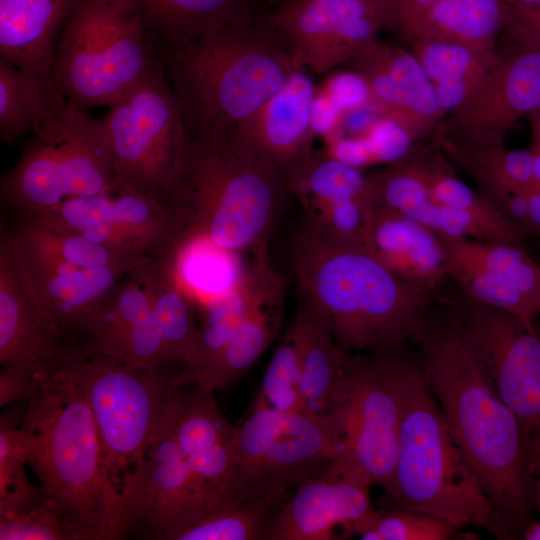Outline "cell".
Returning a JSON list of instances; mask_svg holds the SVG:
<instances>
[{
    "mask_svg": "<svg viewBox=\"0 0 540 540\" xmlns=\"http://www.w3.org/2000/svg\"><path fill=\"white\" fill-rule=\"evenodd\" d=\"M424 378L488 499L516 536L535 504L530 440L447 321L419 340Z\"/></svg>",
    "mask_w": 540,
    "mask_h": 540,
    "instance_id": "1",
    "label": "cell"
},
{
    "mask_svg": "<svg viewBox=\"0 0 540 540\" xmlns=\"http://www.w3.org/2000/svg\"><path fill=\"white\" fill-rule=\"evenodd\" d=\"M302 295L344 351L419 342L431 291L406 282L364 245L329 239L304 226L291 246Z\"/></svg>",
    "mask_w": 540,
    "mask_h": 540,
    "instance_id": "2",
    "label": "cell"
},
{
    "mask_svg": "<svg viewBox=\"0 0 540 540\" xmlns=\"http://www.w3.org/2000/svg\"><path fill=\"white\" fill-rule=\"evenodd\" d=\"M384 347L401 405L398 450L385 488L395 508L428 514L453 526L516 535L496 511L451 433L419 361Z\"/></svg>",
    "mask_w": 540,
    "mask_h": 540,
    "instance_id": "3",
    "label": "cell"
},
{
    "mask_svg": "<svg viewBox=\"0 0 540 540\" xmlns=\"http://www.w3.org/2000/svg\"><path fill=\"white\" fill-rule=\"evenodd\" d=\"M21 430L46 498L88 540L118 539L119 490L89 404L71 374L38 372Z\"/></svg>",
    "mask_w": 540,
    "mask_h": 540,
    "instance_id": "4",
    "label": "cell"
},
{
    "mask_svg": "<svg viewBox=\"0 0 540 540\" xmlns=\"http://www.w3.org/2000/svg\"><path fill=\"white\" fill-rule=\"evenodd\" d=\"M190 137L228 134L298 68L266 24L229 25L160 52Z\"/></svg>",
    "mask_w": 540,
    "mask_h": 540,
    "instance_id": "5",
    "label": "cell"
},
{
    "mask_svg": "<svg viewBox=\"0 0 540 540\" xmlns=\"http://www.w3.org/2000/svg\"><path fill=\"white\" fill-rule=\"evenodd\" d=\"M284 174L228 134L193 138L170 202L179 240L204 239L252 256L268 251L284 194Z\"/></svg>",
    "mask_w": 540,
    "mask_h": 540,
    "instance_id": "6",
    "label": "cell"
},
{
    "mask_svg": "<svg viewBox=\"0 0 540 540\" xmlns=\"http://www.w3.org/2000/svg\"><path fill=\"white\" fill-rule=\"evenodd\" d=\"M161 62L137 0H79L56 44L52 74L70 103L110 106Z\"/></svg>",
    "mask_w": 540,
    "mask_h": 540,
    "instance_id": "7",
    "label": "cell"
},
{
    "mask_svg": "<svg viewBox=\"0 0 540 540\" xmlns=\"http://www.w3.org/2000/svg\"><path fill=\"white\" fill-rule=\"evenodd\" d=\"M108 108L103 119L117 187L169 207L191 137L162 63Z\"/></svg>",
    "mask_w": 540,
    "mask_h": 540,
    "instance_id": "8",
    "label": "cell"
},
{
    "mask_svg": "<svg viewBox=\"0 0 540 540\" xmlns=\"http://www.w3.org/2000/svg\"><path fill=\"white\" fill-rule=\"evenodd\" d=\"M146 368L91 351L67 370L85 396L101 441L104 462L119 490L124 475L145 457L182 367Z\"/></svg>",
    "mask_w": 540,
    "mask_h": 540,
    "instance_id": "9",
    "label": "cell"
},
{
    "mask_svg": "<svg viewBox=\"0 0 540 540\" xmlns=\"http://www.w3.org/2000/svg\"><path fill=\"white\" fill-rule=\"evenodd\" d=\"M116 189L105 121L76 106L57 131L32 137L0 183L2 200L21 215Z\"/></svg>",
    "mask_w": 540,
    "mask_h": 540,
    "instance_id": "10",
    "label": "cell"
},
{
    "mask_svg": "<svg viewBox=\"0 0 540 540\" xmlns=\"http://www.w3.org/2000/svg\"><path fill=\"white\" fill-rule=\"evenodd\" d=\"M377 350L367 357L348 353L325 416L336 442L330 464L385 489L396 463L401 405L384 348Z\"/></svg>",
    "mask_w": 540,
    "mask_h": 540,
    "instance_id": "11",
    "label": "cell"
},
{
    "mask_svg": "<svg viewBox=\"0 0 540 540\" xmlns=\"http://www.w3.org/2000/svg\"><path fill=\"white\" fill-rule=\"evenodd\" d=\"M235 448L247 500L270 496L280 501L291 489L325 470L336 455L327 416L311 411H249L235 428Z\"/></svg>",
    "mask_w": 540,
    "mask_h": 540,
    "instance_id": "12",
    "label": "cell"
},
{
    "mask_svg": "<svg viewBox=\"0 0 540 540\" xmlns=\"http://www.w3.org/2000/svg\"><path fill=\"white\" fill-rule=\"evenodd\" d=\"M448 322L530 439L540 430V334L535 325L468 297Z\"/></svg>",
    "mask_w": 540,
    "mask_h": 540,
    "instance_id": "13",
    "label": "cell"
},
{
    "mask_svg": "<svg viewBox=\"0 0 540 540\" xmlns=\"http://www.w3.org/2000/svg\"><path fill=\"white\" fill-rule=\"evenodd\" d=\"M220 508L187 464L166 406L145 457L122 479L118 538L143 525L153 538L167 540L173 532Z\"/></svg>",
    "mask_w": 540,
    "mask_h": 540,
    "instance_id": "14",
    "label": "cell"
},
{
    "mask_svg": "<svg viewBox=\"0 0 540 540\" xmlns=\"http://www.w3.org/2000/svg\"><path fill=\"white\" fill-rule=\"evenodd\" d=\"M510 44L478 88L438 127L435 144L453 158L503 146L512 125L540 108V46Z\"/></svg>",
    "mask_w": 540,
    "mask_h": 540,
    "instance_id": "15",
    "label": "cell"
},
{
    "mask_svg": "<svg viewBox=\"0 0 540 540\" xmlns=\"http://www.w3.org/2000/svg\"><path fill=\"white\" fill-rule=\"evenodd\" d=\"M389 0H287L266 24L298 69L324 73L377 41Z\"/></svg>",
    "mask_w": 540,
    "mask_h": 540,
    "instance_id": "16",
    "label": "cell"
},
{
    "mask_svg": "<svg viewBox=\"0 0 540 540\" xmlns=\"http://www.w3.org/2000/svg\"><path fill=\"white\" fill-rule=\"evenodd\" d=\"M167 412L187 464L209 495L223 507L249 501L238 469L236 427L226 419L213 393L195 384L178 385Z\"/></svg>",
    "mask_w": 540,
    "mask_h": 540,
    "instance_id": "17",
    "label": "cell"
},
{
    "mask_svg": "<svg viewBox=\"0 0 540 540\" xmlns=\"http://www.w3.org/2000/svg\"><path fill=\"white\" fill-rule=\"evenodd\" d=\"M368 483L331 464L294 489L269 519L263 540H335L360 536L379 517Z\"/></svg>",
    "mask_w": 540,
    "mask_h": 540,
    "instance_id": "18",
    "label": "cell"
},
{
    "mask_svg": "<svg viewBox=\"0 0 540 540\" xmlns=\"http://www.w3.org/2000/svg\"><path fill=\"white\" fill-rule=\"evenodd\" d=\"M11 236L25 275L54 332L72 349L69 341L80 338L88 346L89 330L103 302L119 278L129 273L68 264L23 243L13 233Z\"/></svg>",
    "mask_w": 540,
    "mask_h": 540,
    "instance_id": "19",
    "label": "cell"
},
{
    "mask_svg": "<svg viewBox=\"0 0 540 540\" xmlns=\"http://www.w3.org/2000/svg\"><path fill=\"white\" fill-rule=\"evenodd\" d=\"M76 351L54 332L25 275L5 229L0 239V363L21 364L36 372L64 368Z\"/></svg>",
    "mask_w": 540,
    "mask_h": 540,
    "instance_id": "20",
    "label": "cell"
},
{
    "mask_svg": "<svg viewBox=\"0 0 540 540\" xmlns=\"http://www.w3.org/2000/svg\"><path fill=\"white\" fill-rule=\"evenodd\" d=\"M315 92L310 77L297 69L252 115L233 128L229 137L286 176L313 152L311 111Z\"/></svg>",
    "mask_w": 540,
    "mask_h": 540,
    "instance_id": "21",
    "label": "cell"
},
{
    "mask_svg": "<svg viewBox=\"0 0 540 540\" xmlns=\"http://www.w3.org/2000/svg\"><path fill=\"white\" fill-rule=\"evenodd\" d=\"M21 217L75 233L99 224L121 225L157 237L171 247L179 236L171 208L118 187L111 193L71 198L51 209Z\"/></svg>",
    "mask_w": 540,
    "mask_h": 540,
    "instance_id": "22",
    "label": "cell"
},
{
    "mask_svg": "<svg viewBox=\"0 0 540 540\" xmlns=\"http://www.w3.org/2000/svg\"><path fill=\"white\" fill-rule=\"evenodd\" d=\"M238 281L228 291L202 305L201 321L178 384H190L224 350L251 310L279 273L268 252L252 256Z\"/></svg>",
    "mask_w": 540,
    "mask_h": 540,
    "instance_id": "23",
    "label": "cell"
},
{
    "mask_svg": "<svg viewBox=\"0 0 540 540\" xmlns=\"http://www.w3.org/2000/svg\"><path fill=\"white\" fill-rule=\"evenodd\" d=\"M363 245L401 279L433 291L447 275L439 236L399 212L373 207Z\"/></svg>",
    "mask_w": 540,
    "mask_h": 540,
    "instance_id": "24",
    "label": "cell"
},
{
    "mask_svg": "<svg viewBox=\"0 0 540 540\" xmlns=\"http://www.w3.org/2000/svg\"><path fill=\"white\" fill-rule=\"evenodd\" d=\"M75 105L52 72L19 69L0 59V137L15 143L29 133L45 136L68 120Z\"/></svg>",
    "mask_w": 540,
    "mask_h": 540,
    "instance_id": "25",
    "label": "cell"
},
{
    "mask_svg": "<svg viewBox=\"0 0 540 540\" xmlns=\"http://www.w3.org/2000/svg\"><path fill=\"white\" fill-rule=\"evenodd\" d=\"M79 0H0V59L23 70L52 72L62 30Z\"/></svg>",
    "mask_w": 540,
    "mask_h": 540,
    "instance_id": "26",
    "label": "cell"
},
{
    "mask_svg": "<svg viewBox=\"0 0 540 540\" xmlns=\"http://www.w3.org/2000/svg\"><path fill=\"white\" fill-rule=\"evenodd\" d=\"M510 15L505 0H442L397 29L409 43L429 39L492 50Z\"/></svg>",
    "mask_w": 540,
    "mask_h": 540,
    "instance_id": "27",
    "label": "cell"
},
{
    "mask_svg": "<svg viewBox=\"0 0 540 540\" xmlns=\"http://www.w3.org/2000/svg\"><path fill=\"white\" fill-rule=\"evenodd\" d=\"M285 294L286 278L278 273L228 345L190 384L214 393L244 376L276 337Z\"/></svg>",
    "mask_w": 540,
    "mask_h": 540,
    "instance_id": "28",
    "label": "cell"
},
{
    "mask_svg": "<svg viewBox=\"0 0 540 540\" xmlns=\"http://www.w3.org/2000/svg\"><path fill=\"white\" fill-rule=\"evenodd\" d=\"M256 0H137L159 50L229 25L248 23Z\"/></svg>",
    "mask_w": 540,
    "mask_h": 540,
    "instance_id": "29",
    "label": "cell"
},
{
    "mask_svg": "<svg viewBox=\"0 0 540 540\" xmlns=\"http://www.w3.org/2000/svg\"><path fill=\"white\" fill-rule=\"evenodd\" d=\"M135 270L173 361L183 365L191 351L197 325L192 304L177 280L172 251L152 255Z\"/></svg>",
    "mask_w": 540,
    "mask_h": 540,
    "instance_id": "30",
    "label": "cell"
},
{
    "mask_svg": "<svg viewBox=\"0 0 540 540\" xmlns=\"http://www.w3.org/2000/svg\"><path fill=\"white\" fill-rule=\"evenodd\" d=\"M296 314L301 322V381L308 411L325 416L348 355L334 340L320 315L302 300Z\"/></svg>",
    "mask_w": 540,
    "mask_h": 540,
    "instance_id": "31",
    "label": "cell"
},
{
    "mask_svg": "<svg viewBox=\"0 0 540 540\" xmlns=\"http://www.w3.org/2000/svg\"><path fill=\"white\" fill-rule=\"evenodd\" d=\"M367 181L373 207L399 212L434 231L438 203L429 188L428 150L403 157Z\"/></svg>",
    "mask_w": 540,
    "mask_h": 540,
    "instance_id": "32",
    "label": "cell"
},
{
    "mask_svg": "<svg viewBox=\"0 0 540 540\" xmlns=\"http://www.w3.org/2000/svg\"><path fill=\"white\" fill-rule=\"evenodd\" d=\"M13 234L42 253L83 268H113L130 273L152 256L127 253L25 217Z\"/></svg>",
    "mask_w": 540,
    "mask_h": 540,
    "instance_id": "33",
    "label": "cell"
},
{
    "mask_svg": "<svg viewBox=\"0 0 540 540\" xmlns=\"http://www.w3.org/2000/svg\"><path fill=\"white\" fill-rule=\"evenodd\" d=\"M285 180L287 192L294 195L304 209L330 200L369 199L367 176L327 152H312L285 176Z\"/></svg>",
    "mask_w": 540,
    "mask_h": 540,
    "instance_id": "34",
    "label": "cell"
},
{
    "mask_svg": "<svg viewBox=\"0 0 540 540\" xmlns=\"http://www.w3.org/2000/svg\"><path fill=\"white\" fill-rule=\"evenodd\" d=\"M438 236L444 248L481 264L508 281L540 314V265L520 243Z\"/></svg>",
    "mask_w": 540,
    "mask_h": 540,
    "instance_id": "35",
    "label": "cell"
},
{
    "mask_svg": "<svg viewBox=\"0 0 540 540\" xmlns=\"http://www.w3.org/2000/svg\"><path fill=\"white\" fill-rule=\"evenodd\" d=\"M301 349V322L295 314L274 350L249 411L262 408L280 412L308 411L302 393Z\"/></svg>",
    "mask_w": 540,
    "mask_h": 540,
    "instance_id": "36",
    "label": "cell"
},
{
    "mask_svg": "<svg viewBox=\"0 0 540 540\" xmlns=\"http://www.w3.org/2000/svg\"><path fill=\"white\" fill-rule=\"evenodd\" d=\"M282 503L264 496L226 506L173 532L167 540H263L269 519Z\"/></svg>",
    "mask_w": 540,
    "mask_h": 540,
    "instance_id": "37",
    "label": "cell"
},
{
    "mask_svg": "<svg viewBox=\"0 0 540 540\" xmlns=\"http://www.w3.org/2000/svg\"><path fill=\"white\" fill-rule=\"evenodd\" d=\"M443 248L446 272L466 297L485 306L508 312L526 323L534 324L538 313L508 281L481 264Z\"/></svg>",
    "mask_w": 540,
    "mask_h": 540,
    "instance_id": "38",
    "label": "cell"
},
{
    "mask_svg": "<svg viewBox=\"0 0 540 540\" xmlns=\"http://www.w3.org/2000/svg\"><path fill=\"white\" fill-rule=\"evenodd\" d=\"M428 166L429 188L436 202L462 209L473 215L492 231L497 241L521 244L523 237L499 213L491 201L456 177L437 153L428 152Z\"/></svg>",
    "mask_w": 540,
    "mask_h": 540,
    "instance_id": "39",
    "label": "cell"
},
{
    "mask_svg": "<svg viewBox=\"0 0 540 540\" xmlns=\"http://www.w3.org/2000/svg\"><path fill=\"white\" fill-rule=\"evenodd\" d=\"M26 447L21 428L4 416L0 425V517L28 511L45 501L42 487L33 485L25 472Z\"/></svg>",
    "mask_w": 540,
    "mask_h": 540,
    "instance_id": "40",
    "label": "cell"
},
{
    "mask_svg": "<svg viewBox=\"0 0 540 540\" xmlns=\"http://www.w3.org/2000/svg\"><path fill=\"white\" fill-rule=\"evenodd\" d=\"M411 45L433 84L453 80L481 83L499 56L496 49L483 50L438 40H416Z\"/></svg>",
    "mask_w": 540,
    "mask_h": 540,
    "instance_id": "41",
    "label": "cell"
},
{
    "mask_svg": "<svg viewBox=\"0 0 540 540\" xmlns=\"http://www.w3.org/2000/svg\"><path fill=\"white\" fill-rule=\"evenodd\" d=\"M381 46L387 68L422 137L430 132L444 115L433 82L414 54L391 44L381 43Z\"/></svg>",
    "mask_w": 540,
    "mask_h": 540,
    "instance_id": "42",
    "label": "cell"
},
{
    "mask_svg": "<svg viewBox=\"0 0 540 540\" xmlns=\"http://www.w3.org/2000/svg\"><path fill=\"white\" fill-rule=\"evenodd\" d=\"M477 181L483 193L499 188L527 189L534 184V153L503 146L454 158Z\"/></svg>",
    "mask_w": 540,
    "mask_h": 540,
    "instance_id": "43",
    "label": "cell"
},
{
    "mask_svg": "<svg viewBox=\"0 0 540 540\" xmlns=\"http://www.w3.org/2000/svg\"><path fill=\"white\" fill-rule=\"evenodd\" d=\"M351 62L366 82L370 102L381 115L403 127L413 140L421 137L416 121L387 68L381 43L376 41Z\"/></svg>",
    "mask_w": 540,
    "mask_h": 540,
    "instance_id": "44",
    "label": "cell"
},
{
    "mask_svg": "<svg viewBox=\"0 0 540 540\" xmlns=\"http://www.w3.org/2000/svg\"><path fill=\"white\" fill-rule=\"evenodd\" d=\"M372 209L367 198L317 203L304 209L305 226L332 240L363 245Z\"/></svg>",
    "mask_w": 540,
    "mask_h": 540,
    "instance_id": "45",
    "label": "cell"
},
{
    "mask_svg": "<svg viewBox=\"0 0 540 540\" xmlns=\"http://www.w3.org/2000/svg\"><path fill=\"white\" fill-rule=\"evenodd\" d=\"M129 364L154 368L174 362L150 311L129 329L108 338L93 349Z\"/></svg>",
    "mask_w": 540,
    "mask_h": 540,
    "instance_id": "46",
    "label": "cell"
},
{
    "mask_svg": "<svg viewBox=\"0 0 540 540\" xmlns=\"http://www.w3.org/2000/svg\"><path fill=\"white\" fill-rule=\"evenodd\" d=\"M0 540H88L47 498L38 506L0 517Z\"/></svg>",
    "mask_w": 540,
    "mask_h": 540,
    "instance_id": "47",
    "label": "cell"
},
{
    "mask_svg": "<svg viewBox=\"0 0 540 540\" xmlns=\"http://www.w3.org/2000/svg\"><path fill=\"white\" fill-rule=\"evenodd\" d=\"M457 527L437 517L405 509L379 515L374 524L364 531V540H448Z\"/></svg>",
    "mask_w": 540,
    "mask_h": 540,
    "instance_id": "48",
    "label": "cell"
},
{
    "mask_svg": "<svg viewBox=\"0 0 540 540\" xmlns=\"http://www.w3.org/2000/svg\"><path fill=\"white\" fill-rule=\"evenodd\" d=\"M363 137L375 162H396L405 157L413 140L409 133L389 118H378Z\"/></svg>",
    "mask_w": 540,
    "mask_h": 540,
    "instance_id": "49",
    "label": "cell"
},
{
    "mask_svg": "<svg viewBox=\"0 0 540 540\" xmlns=\"http://www.w3.org/2000/svg\"><path fill=\"white\" fill-rule=\"evenodd\" d=\"M320 88L343 113L370 102L367 84L357 72L334 73Z\"/></svg>",
    "mask_w": 540,
    "mask_h": 540,
    "instance_id": "50",
    "label": "cell"
},
{
    "mask_svg": "<svg viewBox=\"0 0 540 540\" xmlns=\"http://www.w3.org/2000/svg\"><path fill=\"white\" fill-rule=\"evenodd\" d=\"M38 372L21 364L2 365L0 371V406L27 400L36 385Z\"/></svg>",
    "mask_w": 540,
    "mask_h": 540,
    "instance_id": "51",
    "label": "cell"
},
{
    "mask_svg": "<svg viewBox=\"0 0 540 540\" xmlns=\"http://www.w3.org/2000/svg\"><path fill=\"white\" fill-rule=\"evenodd\" d=\"M343 112L321 88L316 90L312 111L311 123L315 134L326 137L335 131L341 121Z\"/></svg>",
    "mask_w": 540,
    "mask_h": 540,
    "instance_id": "52",
    "label": "cell"
},
{
    "mask_svg": "<svg viewBox=\"0 0 540 540\" xmlns=\"http://www.w3.org/2000/svg\"><path fill=\"white\" fill-rule=\"evenodd\" d=\"M505 30L510 43L540 46V9L511 12Z\"/></svg>",
    "mask_w": 540,
    "mask_h": 540,
    "instance_id": "53",
    "label": "cell"
},
{
    "mask_svg": "<svg viewBox=\"0 0 540 540\" xmlns=\"http://www.w3.org/2000/svg\"><path fill=\"white\" fill-rule=\"evenodd\" d=\"M442 0H389L387 24L396 28Z\"/></svg>",
    "mask_w": 540,
    "mask_h": 540,
    "instance_id": "54",
    "label": "cell"
},
{
    "mask_svg": "<svg viewBox=\"0 0 540 540\" xmlns=\"http://www.w3.org/2000/svg\"><path fill=\"white\" fill-rule=\"evenodd\" d=\"M531 234L540 236V187L533 184L527 188Z\"/></svg>",
    "mask_w": 540,
    "mask_h": 540,
    "instance_id": "55",
    "label": "cell"
},
{
    "mask_svg": "<svg viewBox=\"0 0 540 540\" xmlns=\"http://www.w3.org/2000/svg\"><path fill=\"white\" fill-rule=\"evenodd\" d=\"M530 452L533 473H536L535 479V504L540 510V430L530 437Z\"/></svg>",
    "mask_w": 540,
    "mask_h": 540,
    "instance_id": "56",
    "label": "cell"
},
{
    "mask_svg": "<svg viewBox=\"0 0 540 540\" xmlns=\"http://www.w3.org/2000/svg\"><path fill=\"white\" fill-rule=\"evenodd\" d=\"M511 12H522L540 9V0H505Z\"/></svg>",
    "mask_w": 540,
    "mask_h": 540,
    "instance_id": "57",
    "label": "cell"
},
{
    "mask_svg": "<svg viewBox=\"0 0 540 540\" xmlns=\"http://www.w3.org/2000/svg\"><path fill=\"white\" fill-rule=\"evenodd\" d=\"M525 540H540V522H531L526 525L522 532Z\"/></svg>",
    "mask_w": 540,
    "mask_h": 540,
    "instance_id": "58",
    "label": "cell"
},
{
    "mask_svg": "<svg viewBox=\"0 0 540 540\" xmlns=\"http://www.w3.org/2000/svg\"><path fill=\"white\" fill-rule=\"evenodd\" d=\"M532 151L534 153V184L540 187V151Z\"/></svg>",
    "mask_w": 540,
    "mask_h": 540,
    "instance_id": "59",
    "label": "cell"
},
{
    "mask_svg": "<svg viewBox=\"0 0 540 540\" xmlns=\"http://www.w3.org/2000/svg\"><path fill=\"white\" fill-rule=\"evenodd\" d=\"M287 1V0H286Z\"/></svg>",
    "mask_w": 540,
    "mask_h": 540,
    "instance_id": "60",
    "label": "cell"
}]
</instances>
